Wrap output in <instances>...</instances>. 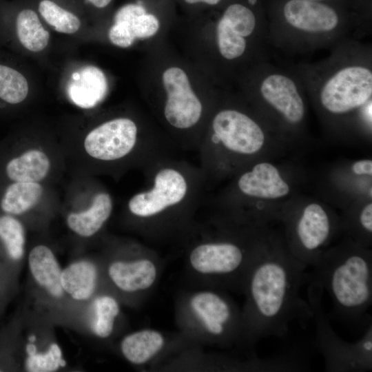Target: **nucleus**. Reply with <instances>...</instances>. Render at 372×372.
I'll return each instance as SVG.
<instances>
[{
	"label": "nucleus",
	"mask_w": 372,
	"mask_h": 372,
	"mask_svg": "<svg viewBox=\"0 0 372 372\" xmlns=\"http://www.w3.org/2000/svg\"><path fill=\"white\" fill-rule=\"evenodd\" d=\"M306 267L289 251L262 246L245 282L240 344L253 349L262 338L284 336L294 319L312 315L300 296Z\"/></svg>",
	"instance_id": "nucleus-1"
},
{
	"label": "nucleus",
	"mask_w": 372,
	"mask_h": 372,
	"mask_svg": "<svg viewBox=\"0 0 372 372\" xmlns=\"http://www.w3.org/2000/svg\"><path fill=\"white\" fill-rule=\"evenodd\" d=\"M146 187L127 203L128 214L149 236L185 230L204 204L207 183L199 166L161 158L143 169Z\"/></svg>",
	"instance_id": "nucleus-2"
},
{
	"label": "nucleus",
	"mask_w": 372,
	"mask_h": 372,
	"mask_svg": "<svg viewBox=\"0 0 372 372\" xmlns=\"http://www.w3.org/2000/svg\"><path fill=\"white\" fill-rule=\"evenodd\" d=\"M329 50L328 56L320 61L289 65L305 92L315 97L325 112L333 115L371 107V46L347 37Z\"/></svg>",
	"instance_id": "nucleus-3"
},
{
	"label": "nucleus",
	"mask_w": 372,
	"mask_h": 372,
	"mask_svg": "<svg viewBox=\"0 0 372 372\" xmlns=\"http://www.w3.org/2000/svg\"><path fill=\"white\" fill-rule=\"evenodd\" d=\"M271 48L289 55L330 49L340 41L362 38L357 25L324 1L287 0L280 16L267 22Z\"/></svg>",
	"instance_id": "nucleus-4"
},
{
	"label": "nucleus",
	"mask_w": 372,
	"mask_h": 372,
	"mask_svg": "<svg viewBox=\"0 0 372 372\" xmlns=\"http://www.w3.org/2000/svg\"><path fill=\"white\" fill-rule=\"evenodd\" d=\"M307 280L326 289L338 318L351 323H364L372 302L371 253L347 246L322 254Z\"/></svg>",
	"instance_id": "nucleus-5"
},
{
	"label": "nucleus",
	"mask_w": 372,
	"mask_h": 372,
	"mask_svg": "<svg viewBox=\"0 0 372 372\" xmlns=\"http://www.w3.org/2000/svg\"><path fill=\"white\" fill-rule=\"evenodd\" d=\"M165 140L143 136L137 123L127 117L106 121L90 130L83 141L87 155L110 170L137 167L172 155Z\"/></svg>",
	"instance_id": "nucleus-6"
},
{
	"label": "nucleus",
	"mask_w": 372,
	"mask_h": 372,
	"mask_svg": "<svg viewBox=\"0 0 372 372\" xmlns=\"http://www.w3.org/2000/svg\"><path fill=\"white\" fill-rule=\"evenodd\" d=\"M309 304L314 317V345L329 372H360L372 369V323L368 316L363 333L355 342H348L333 329L322 306L323 288L310 280Z\"/></svg>",
	"instance_id": "nucleus-7"
},
{
	"label": "nucleus",
	"mask_w": 372,
	"mask_h": 372,
	"mask_svg": "<svg viewBox=\"0 0 372 372\" xmlns=\"http://www.w3.org/2000/svg\"><path fill=\"white\" fill-rule=\"evenodd\" d=\"M262 246L203 238L191 246L188 263L195 273L214 284L243 291L247 275Z\"/></svg>",
	"instance_id": "nucleus-8"
},
{
	"label": "nucleus",
	"mask_w": 372,
	"mask_h": 372,
	"mask_svg": "<svg viewBox=\"0 0 372 372\" xmlns=\"http://www.w3.org/2000/svg\"><path fill=\"white\" fill-rule=\"evenodd\" d=\"M249 87L256 99L291 125H298L305 116V90L290 65L270 59L251 66Z\"/></svg>",
	"instance_id": "nucleus-9"
},
{
	"label": "nucleus",
	"mask_w": 372,
	"mask_h": 372,
	"mask_svg": "<svg viewBox=\"0 0 372 372\" xmlns=\"http://www.w3.org/2000/svg\"><path fill=\"white\" fill-rule=\"evenodd\" d=\"M265 132L260 125L248 114L227 107L212 117L209 132L203 134L197 151L199 166L221 151L236 156H250L263 146Z\"/></svg>",
	"instance_id": "nucleus-10"
},
{
	"label": "nucleus",
	"mask_w": 372,
	"mask_h": 372,
	"mask_svg": "<svg viewBox=\"0 0 372 372\" xmlns=\"http://www.w3.org/2000/svg\"><path fill=\"white\" fill-rule=\"evenodd\" d=\"M187 309L208 341L224 347L240 344L241 312L225 293L208 289L196 291L188 298Z\"/></svg>",
	"instance_id": "nucleus-11"
},
{
	"label": "nucleus",
	"mask_w": 372,
	"mask_h": 372,
	"mask_svg": "<svg viewBox=\"0 0 372 372\" xmlns=\"http://www.w3.org/2000/svg\"><path fill=\"white\" fill-rule=\"evenodd\" d=\"M163 83L167 93L163 107L166 122L175 131H192L203 118V106L187 75L182 69L172 67L164 72Z\"/></svg>",
	"instance_id": "nucleus-12"
},
{
	"label": "nucleus",
	"mask_w": 372,
	"mask_h": 372,
	"mask_svg": "<svg viewBox=\"0 0 372 372\" xmlns=\"http://www.w3.org/2000/svg\"><path fill=\"white\" fill-rule=\"evenodd\" d=\"M331 232V220L324 209L316 203L308 205L295 224L296 242L290 253L307 267H315Z\"/></svg>",
	"instance_id": "nucleus-13"
},
{
	"label": "nucleus",
	"mask_w": 372,
	"mask_h": 372,
	"mask_svg": "<svg viewBox=\"0 0 372 372\" xmlns=\"http://www.w3.org/2000/svg\"><path fill=\"white\" fill-rule=\"evenodd\" d=\"M158 271L156 259L147 248L138 257L112 262L107 270L113 284L127 293L148 291L156 282Z\"/></svg>",
	"instance_id": "nucleus-14"
},
{
	"label": "nucleus",
	"mask_w": 372,
	"mask_h": 372,
	"mask_svg": "<svg viewBox=\"0 0 372 372\" xmlns=\"http://www.w3.org/2000/svg\"><path fill=\"white\" fill-rule=\"evenodd\" d=\"M50 170V157L39 148L13 151L2 157L0 161V178L4 180V183L12 181L40 183Z\"/></svg>",
	"instance_id": "nucleus-15"
},
{
	"label": "nucleus",
	"mask_w": 372,
	"mask_h": 372,
	"mask_svg": "<svg viewBox=\"0 0 372 372\" xmlns=\"http://www.w3.org/2000/svg\"><path fill=\"white\" fill-rule=\"evenodd\" d=\"M236 186L242 194L258 198H278L289 192V187L278 170L268 163H258L240 174Z\"/></svg>",
	"instance_id": "nucleus-16"
},
{
	"label": "nucleus",
	"mask_w": 372,
	"mask_h": 372,
	"mask_svg": "<svg viewBox=\"0 0 372 372\" xmlns=\"http://www.w3.org/2000/svg\"><path fill=\"white\" fill-rule=\"evenodd\" d=\"M113 209L112 195L106 190H99L94 194L86 209L71 212L67 216V225L80 236L91 237L103 227Z\"/></svg>",
	"instance_id": "nucleus-17"
},
{
	"label": "nucleus",
	"mask_w": 372,
	"mask_h": 372,
	"mask_svg": "<svg viewBox=\"0 0 372 372\" xmlns=\"http://www.w3.org/2000/svg\"><path fill=\"white\" fill-rule=\"evenodd\" d=\"M28 267L37 283L52 296L59 298L63 290L61 283L62 269L52 251L39 245L28 255Z\"/></svg>",
	"instance_id": "nucleus-18"
},
{
	"label": "nucleus",
	"mask_w": 372,
	"mask_h": 372,
	"mask_svg": "<svg viewBox=\"0 0 372 372\" xmlns=\"http://www.w3.org/2000/svg\"><path fill=\"white\" fill-rule=\"evenodd\" d=\"M1 186L0 211L16 217L37 205L43 194V186L38 182L12 181Z\"/></svg>",
	"instance_id": "nucleus-19"
},
{
	"label": "nucleus",
	"mask_w": 372,
	"mask_h": 372,
	"mask_svg": "<svg viewBox=\"0 0 372 372\" xmlns=\"http://www.w3.org/2000/svg\"><path fill=\"white\" fill-rule=\"evenodd\" d=\"M165 344L166 339L160 331L144 329L124 337L121 342V351L130 363L141 365L156 357Z\"/></svg>",
	"instance_id": "nucleus-20"
},
{
	"label": "nucleus",
	"mask_w": 372,
	"mask_h": 372,
	"mask_svg": "<svg viewBox=\"0 0 372 372\" xmlns=\"http://www.w3.org/2000/svg\"><path fill=\"white\" fill-rule=\"evenodd\" d=\"M107 90V83L103 72L94 66H87L74 73L68 92L76 103L92 106L101 101Z\"/></svg>",
	"instance_id": "nucleus-21"
},
{
	"label": "nucleus",
	"mask_w": 372,
	"mask_h": 372,
	"mask_svg": "<svg viewBox=\"0 0 372 372\" xmlns=\"http://www.w3.org/2000/svg\"><path fill=\"white\" fill-rule=\"evenodd\" d=\"M97 280L96 265L90 261L81 260L62 270L61 283L63 291L73 299L86 300L93 295Z\"/></svg>",
	"instance_id": "nucleus-22"
},
{
	"label": "nucleus",
	"mask_w": 372,
	"mask_h": 372,
	"mask_svg": "<svg viewBox=\"0 0 372 372\" xmlns=\"http://www.w3.org/2000/svg\"><path fill=\"white\" fill-rule=\"evenodd\" d=\"M14 28L19 43L29 51L40 52L48 44L50 34L31 9L24 8L17 13Z\"/></svg>",
	"instance_id": "nucleus-23"
},
{
	"label": "nucleus",
	"mask_w": 372,
	"mask_h": 372,
	"mask_svg": "<svg viewBox=\"0 0 372 372\" xmlns=\"http://www.w3.org/2000/svg\"><path fill=\"white\" fill-rule=\"evenodd\" d=\"M114 21H124L136 39L154 36L159 29V21L153 14L147 13L143 3H128L120 8Z\"/></svg>",
	"instance_id": "nucleus-24"
},
{
	"label": "nucleus",
	"mask_w": 372,
	"mask_h": 372,
	"mask_svg": "<svg viewBox=\"0 0 372 372\" xmlns=\"http://www.w3.org/2000/svg\"><path fill=\"white\" fill-rule=\"evenodd\" d=\"M0 242L10 260L18 262L23 258L25 245V228L17 217L1 211Z\"/></svg>",
	"instance_id": "nucleus-25"
},
{
	"label": "nucleus",
	"mask_w": 372,
	"mask_h": 372,
	"mask_svg": "<svg viewBox=\"0 0 372 372\" xmlns=\"http://www.w3.org/2000/svg\"><path fill=\"white\" fill-rule=\"evenodd\" d=\"M28 92V82L23 74L9 64L0 62V106L20 104Z\"/></svg>",
	"instance_id": "nucleus-26"
},
{
	"label": "nucleus",
	"mask_w": 372,
	"mask_h": 372,
	"mask_svg": "<svg viewBox=\"0 0 372 372\" xmlns=\"http://www.w3.org/2000/svg\"><path fill=\"white\" fill-rule=\"evenodd\" d=\"M92 308V331L101 338L109 337L113 331L115 320L120 313L118 302L113 297L104 295L94 300Z\"/></svg>",
	"instance_id": "nucleus-27"
},
{
	"label": "nucleus",
	"mask_w": 372,
	"mask_h": 372,
	"mask_svg": "<svg viewBox=\"0 0 372 372\" xmlns=\"http://www.w3.org/2000/svg\"><path fill=\"white\" fill-rule=\"evenodd\" d=\"M39 12L56 32L73 34L81 27V21L77 16L52 1L42 0L39 4Z\"/></svg>",
	"instance_id": "nucleus-28"
},
{
	"label": "nucleus",
	"mask_w": 372,
	"mask_h": 372,
	"mask_svg": "<svg viewBox=\"0 0 372 372\" xmlns=\"http://www.w3.org/2000/svg\"><path fill=\"white\" fill-rule=\"evenodd\" d=\"M62 351L56 343L50 344L48 351L43 353L28 355L25 362V367L30 372H51L65 366Z\"/></svg>",
	"instance_id": "nucleus-29"
},
{
	"label": "nucleus",
	"mask_w": 372,
	"mask_h": 372,
	"mask_svg": "<svg viewBox=\"0 0 372 372\" xmlns=\"http://www.w3.org/2000/svg\"><path fill=\"white\" fill-rule=\"evenodd\" d=\"M359 221L364 232L371 234L372 232V203L367 204L361 211Z\"/></svg>",
	"instance_id": "nucleus-30"
},
{
	"label": "nucleus",
	"mask_w": 372,
	"mask_h": 372,
	"mask_svg": "<svg viewBox=\"0 0 372 372\" xmlns=\"http://www.w3.org/2000/svg\"><path fill=\"white\" fill-rule=\"evenodd\" d=\"M353 172L358 175H372V161L369 159L358 161L352 166Z\"/></svg>",
	"instance_id": "nucleus-31"
},
{
	"label": "nucleus",
	"mask_w": 372,
	"mask_h": 372,
	"mask_svg": "<svg viewBox=\"0 0 372 372\" xmlns=\"http://www.w3.org/2000/svg\"><path fill=\"white\" fill-rule=\"evenodd\" d=\"M94 6L98 8H103L110 4L112 0H87Z\"/></svg>",
	"instance_id": "nucleus-32"
},
{
	"label": "nucleus",
	"mask_w": 372,
	"mask_h": 372,
	"mask_svg": "<svg viewBox=\"0 0 372 372\" xmlns=\"http://www.w3.org/2000/svg\"><path fill=\"white\" fill-rule=\"evenodd\" d=\"M25 351L28 355H33L36 353V347L33 344L28 343L26 345Z\"/></svg>",
	"instance_id": "nucleus-33"
},
{
	"label": "nucleus",
	"mask_w": 372,
	"mask_h": 372,
	"mask_svg": "<svg viewBox=\"0 0 372 372\" xmlns=\"http://www.w3.org/2000/svg\"><path fill=\"white\" fill-rule=\"evenodd\" d=\"M311 1H329V0H311Z\"/></svg>",
	"instance_id": "nucleus-34"
}]
</instances>
